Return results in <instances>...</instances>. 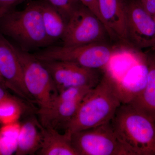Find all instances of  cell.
I'll list each match as a JSON object with an SVG mask.
<instances>
[{"label":"cell","mask_w":155,"mask_h":155,"mask_svg":"<svg viewBox=\"0 0 155 155\" xmlns=\"http://www.w3.org/2000/svg\"><path fill=\"white\" fill-rule=\"evenodd\" d=\"M11 10V9L8 8H0V19Z\"/></svg>","instance_id":"cell-25"},{"label":"cell","mask_w":155,"mask_h":155,"mask_svg":"<svg viewBox=\"0 0 155 155\" xmlns=\"http://www.w3.org/2000/svg\"><path fill=\"white\" fill-rule=\"evenodd\" d=\"M43 139V127L38 120L31 117L19 127L17 137V155H34L41 147Z\"/></svg>","instance_id":"cell-15"},{"label":"cell","mask_w":155,"mask_h":155,"mask_svg":"<svg viewBox=\"0 0 155 155\" xmlns=\"http://www.w3.org/2000/svg\"><path fill=\"white\" fill-rule=\"evenodd\" d=\"M63 16L67 22L72 12L80 4L78 0H45Z\"/></svg>","instance_id":"cell-20"},{"label":"cell","mask_w":155,"mask_h":155,"mask_svg":"<svg viewBox=\"0 0 155 155\" xmlns=\"http://www.w3.org/2000/svg\"><path fill=\"white\" fill-rule=\"evenodd\" d=\"M127 39L130 48H155V24L153 16L140 0H124Z\"/></svg>","instance_id":"cell-9"},{"label":"cell","mask_w":155,"mask_h":155,"mask_svg":"<svg viewBox=\"0 0 155 155\" xmlns=\"http://www.w3.org/2000/svg\"><path fill=\"white\" fill-rule=\"evenodd\" d=\"M27 109L24 103L9 95L0 101V124L8 125L17 122Z\"/></svg>","instance_id":"cell-18"},{"label":"cell","mask_w":155,"mask_h":155,"mask_svg":"<svg viewBox=\"0 0 155 155\" xmlns=\"http://www.w3.org/2000/svg\"><path fill=\"white\" fill-rule=\"evenodd\" d=\"M78 1L90 9L93 13H94L97 17H98L99 19L103 22V24L106 27L104 19L100 13L98 0H78Z\"/></svg>","instance_id":"cell-21"},{"label":"cell","mask_w":155,"mask_h":155,"mask_svg":"<svg viewBox=\"0 0 155 155\" xmlns=\"http://www.w3.org/2000/svg\"><path fill=\"white\" fill-rule=\"evenodd\" d=\"M26 0H0V8L12 9L14 6L25 2Z\"/></svg>","instance_id":"cell-23"},{"label":"cell","mask_w":155,"mask_h":155,"mask_svg":"<svg viewBox=\"0 0 155 155\" xmlns=\"http://www.w3.org/2000/svg\"><path fill=\"white\" fill-rule=\"evenodd\" d=\"M153 18L154 20L155 24V14H154V16H153ZM154 50H155V48Z\"/></svg>","instance_id":"cell-27"},{"label":"cell","mask_w":155,"mask_h":155,"mask_svg":"<svg viewBox=\"0 0 155 155\" xmlns=\"http://www.w3.org/2000/svg\"><path fill=\"white\" fill-rule=\"evenodd\" d=\"M116 50L108 42L65 46H50L34 54L41 61H67L94 69H107Z\"/></svg>","instance_id":"cell-4"},{"label":"cell","mask_w":155,"mask_h":155,"mask_svg":"<svg viewBox=\"0 0 155 155\" xmlns=\"http://www.w3.org/2000/svg\"><path fill=\"white\" fill-rule=\"evenodd\" d=\"M27 91L39 108L47 107L59 94L49 72L34 54L14 45Z\"/></svg>","instance_id":"cell-5"},{"label":"cell","mask_w":155,"mask_h":155,"mask_svg":"<svg viewBox=\"0 0 155 155\" xmlns=\"http://www.w3.org/2000/svg\"><path fill=\"white\" fill-rule=\"evenodd\" d=\"M98 2L110 38L124 46L130 47L127 39L125 1L98 0Z\"/></svg>","instance_id":"cell-12"},{"label":"cell","mask_w":155,"mask_h":155,"mask_svg":"<svg viewBox=\"0 0 155 155\" xmlns=\"http://www.w3.org/2000/svg\"><path fill=\"white\" fill-rule=\"evenodd\" d=\"M0 74L6 87L27 102H32L24 84L21 64L14 45L0 32Z\"/></svg>","instance_id":"cell-11"},{"label":"cell","mask_w":155,"mask_h":155,"mask_svg":"<svg viewBox=\"0 0 155 155\" xmlns=\"http://www.w3.org/2000/svg\"><path fill=\"white\" fill-rule=\"evenodd\" d=\"M78 155H130L119 140L111 121L70 136Z\"/></svg>","instance_id":"cell-6"},{"label":"cell","mask_w":155,"mask_h":155,"mask_svg":"<svg viewBox=\"0 0 155 155\" xmlns=\"http://www.w3.org/2000/svg\"><path fill=\"white\" fill-rule=\"evenodd\" d=\"M85 93L82 87H71L61 92L47 107L38 110L39 121L46 128L65 130Z\"/></svg>","instance_id":"cell-8"},{"label":"cell","mask_w":155,"mask_h":155,"mask_svg":"<svg viewBox=\"0 0 155 155\" xmlns=\"http://www.w3.org/2000/svg\"><path fill=\"white\" fill-rule=\"evenodd\" d=\"M37 154L78 155L71 139L65 133L62 134L58 130L44 127L42 143Z\"/></svg>","instance_id":"cell-16"},{"label":"cell","mask_w":155,"mask_h":155,"mask_svg":"<svg viewBox=\"0 0 155 155\" xmlns=\"http://www.w3.org/2000/svg\"><path fill=\"white\" fill-rule=\"evenodd\" d=\"M116 135L130 155H155V121L127 103L111 121Z\"/></svg>","instance_id":"cell-2"},{"label":"cell","mask_w":155,"mask_h":155,"mask_svg":"<svg viewBox=\"0 0 155 155\" xmlns=\"http://www.w3.org/2000/svg\"><path fill=\"white\" fill-rule=\"evenodd\" d=\"M0 32L27 51L51 45L45 30L39 2L30 3L22 11L6 13L0 19Z\"/></svg>","instance_id":"cell-3"},{"label":"cell","mask_w":155,"mask_h":155,"mask_svg":"<svg viewBox=\"0 0 155 155\" xmlns=\"http://www.w3.org/2000/svg\"><path fill=\"white\" fill-rule=\"evenodd\" d=\"M17 122L3 125L0 129V155H8L16 152L17 137L20 127Z\"/></svg>","instance_id":"cell-19"},{"label":"cell","mask_w":155,"mask_h":155,"mask_svg":"<svg viewBox=\"0 0 155 155\" xmlns=\"http://www.w3.org/2000/svg\"><path fill=\"white\" fill-rule=\"evenodd\" d=\"M0 83L4 84V85H5V86H6L5 83V81H4V79H3V78L2 77V75H1V74H0Z\"/></svg>","instance_id":"cell-26"},{"label":"cell","mask_w":155,"mask_h":155,"mask_svg":"<svg viewBox=\"0 0 155 155\" xmlns=\"http://www.w3.org/2000/svg\"><path fill=\"white\" fill-rule=\"evenodd\" d=\"M7 87L5 85L0 83V101L4 99L6 97L10 95L6 90Z\"/></svg>","instance_id":"cell-24"},{"label":"cell","mask_w":155,"mask_h":155,"mask_svg":"<svg viewBox=\"0 0 155 155\" xmlns=\"http://www.w3.org/2000/svg\"><path fill=\"white\" fill-rule=\"evenodd\" d=\"M41 61L49 72L59 93L71 87L93 88L103 75L100 69H88L67 61Z\"/></svg>","instance_id":"cell-10"},{"label":"cell","mask_w":155,"mask_h":155,"mask_svg":"<svg viewBox=\"0 0 155 155\" xmlns=\"http://www.w3.org/2000/svg\"><path fill=\"white\" fill-rule=\"evenodd\" d=\"M147 75V64L144 55L121 80L117 79L122 104L129 103L142 91L146 84Z\"/></svg>","instance_id":"cell-13"},{"label":"cell","mask_w":155,"mask_h":155,"mask_svg":"<svg viewBox=\"0 0 155 155\" xmlns=\"http://www.w3.org/2000/svg\"><path fill=\"white\" fill-rule=\"evenodd\" d=\"M151 50L146 55L148 75L145 86L127 104L155 121V50Z\"/></svg>","instance_id":"cell-14"},{"label":"cell","mask_w":155,"mask_h":155,"mask_svg":"<svg viewBox=\"0 0 155 155\" xmlns=\"http://www.w3.org/2000/svg\"><path fill=\"white\" fill-rule=\"evenodd\" d=\"M107 28L96 15L80 3L67 20L63 45L75 46L97 42H107Z\"/></svg>","instance_id":"cell-7"},{"label":"cell","mask_w":155,"mask_h":155,"mask_svg":"<svg viewBox=\"0 0 155 155\" xmlns=\"http://www.w3.org/2000/svg\"><path fill=\"white\" fill-rule=\"evenodd\" d=\"M146 11L152 16L155 14V0H140Z\"/></svg>","instance_id":"cell-22"},{"label":"cell","mask_w":155,"mask_h":155,"mask_svg":"<svg viewBox=\"0 0 155 155\" xmlns=\"http://www.w3.org/2000/svg\"><path fill=\"white\" fill-rule=\"evenodd\" d=\"M39 4L46 33L52 44L63 38L67 21L57 9L45 0L39 2Z\"/></svg>","instance_id":"cell-17"},{"label":"cell","mask_w":155,"mask_h":155,"mask_svg":"<svg viewBox=\"0 0 155 155\" xmlns=\"http://www.w3.org/2000/svg\"><path fill=\"white\" fill-rule=\"evenodd\" d=\"M122 104L117 78L107 70L81 100L64 133L70 138L75 132L110 122Z\"/></svg>","instance_id":"cell-1"}]
</instances>
